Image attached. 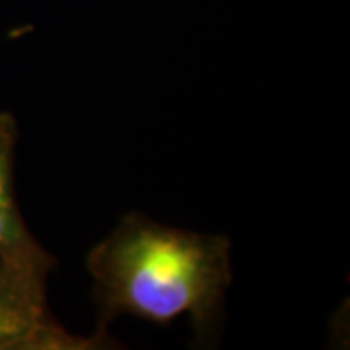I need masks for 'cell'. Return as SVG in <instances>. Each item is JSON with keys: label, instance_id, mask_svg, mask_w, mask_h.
<instances>
[{"label": "cell", "instance_id": "obj_2", "mask_svg": "<svg viewBox=\"0 0 350 350\" xmlns=\"http://www.w3.org/2000/svg\"><path fill=\"white\" fill-rule=\"evenodd\" d=\"M57 261L0 257V350H82L109 347V337H75L55 321L47 306V278Z\"/></svg>", "mask_w": 350, "mask_h": 350}, {"label": "cell", "instance_id": "obj_1", "mask_svg": "<svg viewBox=\"0 0 350 350\" xmlns=\"http://www.w3.org/2000/svg\"><path fill=\"white\" fill-rule=\"evenodd\" d=\"M98 331L119 315L170 325L191 315L199 342L216 335L232 284L230 239L158 224L131 213L86 257Z\"/></svg>", "mask_w": 350, "mask_h": 350}, {"label": "cell", "instance_id": "obj_3", "mask_svg": "<svg viewBox=\"0 0 350 350\" xmlns=\"http://www.w3.org/2000/svg\"><path fill=\"white\" fill-rule=\"evenodd\" d=\"M18 121L0 111V257H38L47 251L27 230L14 193V152Z\"/></svg>", "mask_w": 350, "mask_h": 350}]
</instances>
